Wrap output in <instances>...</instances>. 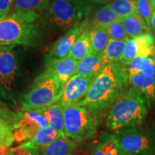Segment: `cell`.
I'll return each mask as SVG.
<instances>
[{
  "label": "cell",
  "instance_id": "cell-13",
  "mask_svg": "<svg viewBox=\"0 0 155 155\" xmlns=\"http://www.w3.org/2000/svg\"><path fill=\"white\" fill-rule=\"evenodd\" d=\"M17 69L14 52L9 47H0V85L10 90L14 83Z\"/></svg>",
  "mask_w": 155,
  "mask_h": 155
},
{
  "label": "cell",
  "instance_id": "cell-38",
  "mask_svg": "<svg viewBox=\"0 0 155 155\" xmlns=\"http://www.w3.org/2000/svg\"><path fill=\"white\" fill-rule=\"evenodd\" d=\"M151 2H152V4L153 5V6H154V9H155V0H150Z\"/></svg>",
  "mask_w": 155,
  "mask_h": 155
},
{
  "label": "cell",
  "instance_id": "cell-18",
  "mask_svg": "<svg viewBox=\"0 0 155 155\" xmlns=\"http://www.w3.org/2000/svg\"><path fill=\"white\" fill-rule=\"evenodd\" d=\"M64 109L65 107L60 102L55 103L49 107L43 109L45 115L49 124V127L61 135H65Z\"/></svg>",
  "mask_w": 155,
  "mask_h": 155
},
{
  "label": "cell",
  "instance_id": "cell-6",
  "mask_svg": "<svg viewBox=\"0 0 155 155\" xmlns=\"http://www.w3.org/2000/svg\"><path fill=\"white\" fill-rule=\"evenodd\" d=\"M78 4L75 0H51L45 13L48 27L63 32L81 22L84 9Z\"/></svg>",
  "mask_w": 155,
  "mask_h": 155
},
{
  "label": "cell",
  "instance_id": "cell-21",
  "mask_svg": "<svg viewBox=\"0 0 155 155\" xmlns=\"http://www.w3.org/2000/svg\"><path fill=\"white\" fill-rule=\"evenodd\" d=\"M92 53L91 42L88 32L84 31L73 44L68 57L79 62Z\"/></svg>",
  "mask_w": 155,
  "mask_h": 155
},
{
  "label": "cell",
  "instance_id": "cell-41",
  "mask_svg": "<svg viewBox=\"0 0 155 155\" xmlns=\"http://www.w3.org/2000/svg\"><path fill=\"white\" fill-rule=\"evenodd\" d=\"M154 40H155V36H154Z\"/></svg>",
  "mask_w": 155,
  "mask_h": 155
},
{
  "label": "cell",
  "instance_id": "cell-39",
  "mask_svg": "<svg viewBox=\"0 0 155 155\" xmlns=\"http://www.w3.org/2000/svg\"><path fill=\"white\" fill-rule=\"evenodd\" d=\"M152 60H153V61H154V62L155 63V53L154 54V55H153V58H152Z\"/></svg>",
  "mask_w": 155,
  "mask_h": 155
},
{
  "label": "cell",
  "instance_id": "cell-40",
  "mask_svg": "<svg viewBox=\"0 0 155 155\" xmlns=\"http://www.w3.org/2000/svg\"><path fill=\"white\" fill-rule=\"evenodd\" d=\"M123 1H132V0H123Z\"/></svg>",
  "mask_w": 155,
  "mask_h": 155
},
{
  "label": "cell",
  "instance_id": "cell-17",
  "mask_svg": "<svg viewBox=\"0 0 155 155\" xmlns=\"http://www.w3.org/2000/svg\"><path fill=\"white\" fill-rule=\"evenodd\" d=\"M76 144L75 141L61 135L44 148L38 155H74Z\"/></svg>",
  "mask_w": 155,
  "mask_h": 155
},
{
  "label": "cell",
  "instance_id": "cell-2",
  "mask_svg": "<svg viewBox=\"0 0 155 155\" xmlns=\"http://www.w3.org/2000/svg\"><path fill=\"white\" fill-rule=\"evenodd\" d=\"M147 111L145 97L131 87L114 103L106 118V126L115 131L135 127L144 121Z\"/></svg>",
  "mask_w": 155,
  "mask_h": 155
},
{
  "label": "cell",
  "instance_id": "cell-5",
  "mask_svg": "<svg viewBox=\"0 0 155 155\" xmlns=\"http://www.w3.org/2000/svg\"><path fill=\"white\" fill-rule=\"evenodd\" d=\"M96 133V123L88 110L78 104L65 107L64 134L74 141L94 137Z\"/></svg>",
  "mask_w": 155,
  "mask_h": 155
},
{
  "label": "cell",
  "instance_id": "cell-10",
  "mask_svg": "<svg viewBox=\"0 0 155 155\" xmlns=\"http://www.w3.org/2000/svg\"><path fill=\"white\" fill-rule=\"evenodd\" d=\"M155 53V40L152 35L146 33L130 38L127 41L121 62L129 65L136 58H149Z\"/></svg>",
  "mask_w": 155,
  "mask_h": 155
},
{
  "label": "cell",
  "instance_id": "cell-23",
  "mask_svg": "<svg viewBox=\"0 0 155 155\" xmlns=\"http://www.w3.org/2000/svg\"><path fill=\"white\" fill-rule=\"evenodd\" d=\"M88 35L91 42L93 53L96 54L104 53L110 40L106 28H93L88 31Z\"/></svg>",
  "mask_w": 155,
  "mask_h": 155
},
{
  "label": "cell",
  "instance_id": "cell-31",
  "mask_svg": "<svg viewBox=\"0 0 155 155\" xmlns=\"http://www.w3.org/2000/svg\"><path fill=\"white\" fill-rule=\"evenodd\" d=\"M15 0H0V19L8 16Z\"/></svg>",
  "mask_w": 155,
  "mask_h": 155
},
{
  "label": "cell",
  "instance_id": "cell-32",
  "mask_svg": "<svg viewBox=\"0 0 155 155\" xmlns=\"http://www.w3.org/2000/svg\"><path fill=\"white\" fill-rule=\"evenodd\" d=\"M13 115L14 114L12 113L8 106L0 100V119H5V121L10 123Z\"/></svg>",
  "mask_w": 155,
  "mask_h": 155
},
{
  "label": "cell",
  "instance_id": "cell-12",
  "mask_svg": "<svg viewBox=\"0 0 155 155\" xmlns=\"http://www.w3.org/2000/svg\"><path fill=\"white\" fill-rule=\"evenodd\" d=\"M78 63V62L68 56L59 59L45 58V72L52 75L63 84H65L75 75Z\"/></svg>",
  "mask_w": 155,
  "mask_h": 155
},
{
  "label": "cell",
  "instance_id": "cell-27",
  "mask_svg": "<svg viewBox=\"0 0 155 155\" xmlns=\"http://www.w3.org/2000/svg\"><path fill=\"white\" fill-rule=\"evenodd\" d=\"M15 141L12 129L9 122L0 119V148L11 147Z\"/></svg>",
  "mask_w": 155,
  "mask_h": 155
},
{
  "label": "cell",
  "instance_id": "cell-26",
  "mask_svg": "<svg viewBox=\"0 0 155 155\" xmlns=\"http://www.w3.org/2000/svg\"><path fill=\"white\" fill-rule=\"evenodd\" d=\"M51 0H15V12H29L47 9Z\"/></svg>",
  "mask_w": 155,
  "mask_h": 155
},
{
  "label": "cell",
  "instance_id": "cell-14",
  "mask_svg": "<svg viewBox=\"0 0 155 155\" xmlns=\"http://www.w3.org/2000/svg\"><path fill=\"white\" fill-rule=\"evenodd\" d=\"M107 65L104 54L92 53L78 63L75 75L96 78Z\"/></svg>",
  "mask_w": 155,
  "mask_h": 155
},
{
  "label": "cell",
  "instance_id": "cell-37",
  "mask_svg": "<svg viewBox=\"0 0 155 155\" xmlns=\"http://www.w3.org/2000/svg\"><path fill=\"white\" fill-rule=\"evenodd\" d=\"M151 28L152 29V30L155 32V9L153 13L152 19H151Z\"/></svg>",
  "mask_w": 155,
  "mask_h": 155
},
{
  "label": "cell",
  "instance_id": "cell-16",
  "mask_svg": "<svg viewBox=\"0 0 155 155\" xmlns=\"http://www.w3.org/2000/svg\"><path fill=\"white\" fill-rule=\"evenodd\" d=\"M129 82L149 101L155 100V79L143 73H129Z\"/></svg>",
  "mask_w": 155,
  "mask_h": 155
},
{
  "label": "cell",
  "instance_id": "cell-8",
  "mask_svg": "<svg viewBox=\"0 0 155 155\" xmlns=\"http://www.w3.org/2000/svg\"><path fill=\"white\" fill-rule=\"evenodd\" d=\"M116 137L122 155H140L148 153L152 143L149 136L135 127L117 131Z\"/></svg>",
  "mask_w": 155,
  "mask_h": 155
},
{
  "label": "cell",
  "instance_id": "cell-19",
  "mask_svg": "<svg viewBox=\"0 0 155 155\" xmlns=\"http://www.w3.org/2000/svg\"><path fill=\"white\" fill-rule=\"evenodd\" d=\"M120 21L129 38H134L141 35L149 33L150 30L144 19L139 14L121 18Z\"/></svg>",
  "mask_w": 155,
  "mask_h": 155
},
{
  "label": "cell",
  "instance_id": "cell-1",
  "mask_svg": "<svg viewBox=\"0 0 155 155\" xmlns=\"http://www.w3.org/2000/svg\"><path fill=\"white\" fill-rule=\"evenodd\" d=\"M128 82V69L123 63L108 64L97 75L86 96L77 104L86 108L91 115L106 110L124 92Z\"/></svg>",
  "mask_w": 155,
  "mask_h": 155
},
{
  "label": "cell",
  "instance_id": "cell-9",
  "mask_svg": "<svg viewBox=\"0 0 155 155\" xmlns=\"http://www.w3.org/2000/svg\"><path fill=\"white\" fill-rule=\"evenodd\" d=\"M96 78L74 75L65 84L60 103L64 107L77 104L86 96Z\"/></svg>",
  "mask_w": 155,
  "mask_h": 155
},
{
  "label": "cell",
  "instance_id": "cell-24",
  "mask_svg": "<svg viewBox=\"0 0 155 155\" xmlns=\"http://www.w3.org/2000/svg\"><path fill=\"white\" fill-rule=\"evenodd\" d=\"M127 41L110 39L107 47L103 53L104 58L108 64L121 62Z\"/></svg>",
  "mask_w": 155,
  "mask_h": 155
},
{
  "label": "cell",
  "instance_id": "cell-36",
  "mask_svg": "<svg viewBox=\"0 0 155 155\" xmlns=\"http://www.w3.org/2000/svg\"><path fill=\"white\" fill-rule=\"evenodd\" d=\"M87 1L90 2H92V3H96V4H104V5H108V3L111 2L113 0H87Z\"/></svg>",
  "mask_w": 155,
  "mask_h": 155
},
{
  "label": "cell",
  "instance_id": "cell-33",
  "mask_svg": "<svg viewBox=\"0 0 155 155\" xmlns=\"http://www.w3.org/2000/svg\"><path fill=\"white\" fill-rule=\"evenodd\" d=\"M12 155H34L28 148L19 144L12 149Z\"/></svg>",
  "mask_w": 155,
  "mask_h": 155
},
{
  "label": "cell",
  "instance_id": "cell-29",
  "mask_svg": "<svg viewBox=\"0 0 155 155\" xmlns=\"http://www.w3.org/2000/svg\"><path fill=\"white\" fill-rule=\"evenodd\" d=\"M154 65V61L150 58H136L129 64L128 73H143Z\"/></svg>",
  "mask_w": 155,
  "mask_h": 155
},
{
  "label": "cell",
  "instance_id": "cell-4",
  "mask_svg": "<svg viewBox=\"0 0 155 155\" xmlns=\"http://www.w3.org/2000/svg\"><path fill=\"white\" fill-rule=\"evenodd\" d=\"M65 84L44 71L36 78L31 88L23 96L22 109H44L59 102Z\"/></svg>",
  "mask_w": 155,
  "mask_h": 155
},
{
  "label": "cell",
  "instance_id": "cell-30",
  "mask_svg": "<svg viewBox=\"0 0 155 155\" xmlns=\"http://www.w3.org/2000/svg\"><path fill=\"white\" fill-rule=\"evenodd\" d=\"M106 30H107L110 39H112V40L128 41L130 39L126 32L125 29L120 19L106 28Z\"/></svg>",
  "mask_w": 155,
  "mask_h": 155
},
{
  "label": "cell",
  "instance_id": "cell-11",
  "mask_svg": "<svg viewBox=\"0 0 155 155\" xmlns=\"http://www.w3.org/2000/svg\"><path fill=\"white\" fill-rule=\"evenodd\" d=\"M86 23L79 22L66 31L61 38L54 42L45 58L59 59L67 57L78 38L84 32Z\"/></svg>",
  "mask_w": 155,
  "mask_h": 155
},
{
  "label": "cell",
  "instance_id": "cell-34",
  "mask_svg": "<svg viewBox=\"0 0 155 155\" xmlns=\"http://www.w3.org/2000/svg\"><path fill=\"white\" fill-rule=\"evenodd\" d=\"M12 149L11 147H2L0 148V155H12Z\"/></svg>",
  "mask_w": 155,
  "mask_h": 155
},
{
  "label": "cell",
  "instance_id": "cell-28",
  "mask_svg": "<svg viewBox=\"0 0 155 155\" xmlns=\"http://www.w3.org/2000/svg\"><path fill=\"white\" fill-rule=\"evenodd\" d=\"M139 15L144 19L149 28L151 29V19L154 13V7L150 0H135Z\"/></svg>",
  "mask_w": 155,
  "mask_h": 155
},
{
  "label": "cell",
  "instance_id": "cell-3",
  "mask_svg": "<svg viewBox=\"0 0 155 155\" xmlns=\"http://www.w3.org/2000/svg\"><path fill=\"white\" fill-rule=\"evenodd\" d=\"M38 19V14L33 12H15L0 19V47L35 43L39 38Z\"/></svg>",
  "mask_w": 155,
  "mask_h": 155
},
{
  "label": "cell",
  "instance_id": "cell-35",
  "mask_svg": "<svg viewBox=\"0 0 155 155\" xmlns=\"http://www.w3.org/2000/svg\"><path fill=\"white\" fill-rule=\"evenodd\" d=\"M143 73L145 75H147V76L155 79V65L150 68L149 69L146 70V71L143 72Z\"/></svg>",
  "mask_w": 155,
  "mask_h": 155
},
{
  "label": "cell",
  "instance_id": "cell-7",
  "mask_svg": "<svg viewBox=\"0 0 155 155\" xmlns=\"http://www.w3.org/2000/svg\"><path fill=\"white\" fill-rule=\"evenodd\" d=\"M11 125L15 141L24 143L30 140L42 128L49 127L43 109L24 110L14 114Z\"/></svg>",
  "mask_w": 155,
  "mask_h": 155
},
{
  "label": "cell",
  "instance_id": "cell-25",
  "mask_svg": "<svg viewBox=\"0 0 155 155\" xmlns=\"http://www.w3.org/2000/svg\"><path fill=\"white\" fill-rule=\"evenodd\" d=\"M106 6L111 9L120 19L139 14L135 0L132 1L113 0L111 2L108 3Z\"/></svg>",
  "mask_w": 155,
  "mask_h": 155
},
{
  "label": "cell",
  "instance_id": "cell-20",
  "mask_svg": "<svg viewBox=\"0 0 155 155\" xmlns=\"http://www.w3.org/2000/svg\"><path fill=\"white\" fill-rule=\"evenodd\" d=\"M91 155H122L116 135L104 134L101 137Z\"/></svg>",
  "mask_w": 155,
  "mask_h": 155
},
{
  "label": "cell",
  "instance_id": "cell-15",
  "mask_svg": "<svg viewBox=\"0 0 155 155\" xmlns=\"http://www.w3.org/2000/svg\"><path fill=\"white\" fill-rule=\"evenodd\" d=\"M61 136L50 127L40 129L30 140L22 143L23 146L28 148L34 155H38L46 147L51 144L58 137Z\"/></svg>",
  "mask_w": 155,
  "mask_h": 155
},
{
  "label": "cell",
  "instance_id": "cell-22",
  "mask_svg": "<svg viewBox=\"0 0 155 155\" xmlns=\"http://www.w3.org/2000/svg\"><path fill=\"white\" fill-rule=\"evenodd\" d=\"M119 17L111 9L105 5L98 9L93 15L91 18L92 28H108V27L119 21Z\"/></svg>",
  "mask_w": 155,
  "mask_h": 155
}]
</instances>
